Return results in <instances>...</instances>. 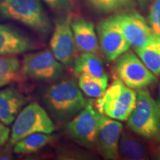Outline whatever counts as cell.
I'll return each instance as SVG.
<instances>
[{"mask_svg":"<svg viewBox=\"0 0 160 160\" xmlns=\"http://www.w3.org/2000/svg\"><path fill=\"white\" fill-rule=\"evenodd\" d=\"M43 99L52 117L59 122L71 120L88 102L77 82L71 79L52 85L45 91Z\"/></svg>","mask_w":160,"mask_h":160,"instance_id":"1","label":"cell"},{"mask_svg":"<svg viewBox=\"0 0 160 160\" xmlns=\"http://www.w3.org/2000/svg\"><path fill=\"white\" fill-rule=\"evenodd\" d=\"M0 17L22 24L46 39L52 23L40 0H0Z\"/></svg>","mask_w":160,"mask_h":160,"instance_id":"2","label":"cell"},{"mask_svg":"<svg viewBox=\"0 0 160 160\" xmlns=\"http://www.w3.org/2000/svg\"><path fill=\"white\" fill-rule=\"evenodd\" d=\"M136 101L137 92L116 77L94 105L104 116L118 121H126L134 108Z\"/></svg>","mask_w":160,"mask_h":160,"instance_id":"3","label":"cell"},{"mask_svg":"<svg viewBox=\"0 0 160 160\" xmlns=\"http://www.w3.org/2000/svg\"><path fill=\"white\" fill-rule=\"evenodd\" d=\"M127 120L129 128L145 139L160 133V105L148 90H138L136 105Z\"/></svg>","mask_w":160,"mask_h":160,"instance_id":"4","label":"cell"},{"mask_svg":"<svg viewBox=\"0 0 160 160\" xmlns=\"http://www.w3.org/2000/svg\"><path fill=\"white\" fill-rule=\"evenodd\" d=\"M13 123L10 141L12 145L33 133H52L55 131L51 118L37 102L29 104L22 109Z\"/></svg>","mask_w":160,"mask_h":160,"instance_id":"5","label":"cell"},{"mask_svg":"<svg viewBox=\"0 0 160 160\" xmlns=\"http://www.w3.org/2000/svg\"><path fill=\"white\" fill-rule=\"evenodd\" d=\"M113 70L116 77L133 90L145 88L157 82L156 76L131 51H126L116 59Z\"/></svg>","mask_w":160,"mask_h":160,"instance_id":"6","label":"cell"},{"mask_svg":"<svg viewBox=\"0 0 160 160\" xmlns=\"http://www.w3.org/2000/svg\"><path fill=\"white\" fill-rule=\"evenodd\" d=\"M93 103V101L88 102L66 126L71 137L88 148H92L95 145L102 117V113L97 111Z\"/></svg>","mask_w":160,"mask_h":160,"instance_id":"7","label":"cell"},{"mask_svg":"<svg viewBox=\"0 0 160 160\" xmlns=\"http://www.w3.org/2000/svg\"><path fill=\"white\" fill-rule=\"evenodd\" d=\"M22 71L29 79L49 82L62 77L64 68L51 50L46 49L25 55Z\"/></svg>","mask_w":160,"mask_h":160,"instance_id":"8","label":"cell"},{"mask_svg":"<svg viewBox=\"0 0 160 160\" xmlns=\"http://www.w3.org/2000/svg\"><path fill=\"white\" fill-rule=\"evenodd\" d=\"M97 32L99 48L108 62L115 61L129 50L131 45L113 16L101 20L97 26Z\"/></svg>","mask_w":160,"mask_h":160,"instance_id":"9","label":"cell"},{"mask_svg":"<svg viewBox=\"0 0 160 160\" xmlns=\"http://www.w3.org/2000/svg\"><path fill=\"white\" fill-rule=\"evenodd\" d=\"M70 14L62 15L56 20L53 34L50 40L51 51L62 65L69 67L73 65L77 53Z\"/></svg>","mask_w":160,"mask_h":160,"instance_id":"10","label":"cell"},{"mask_svg":"<svg viewBox=\"0 0 160 160\" xmlns=\"http://www.w3.org/2000/svg\"><path fill=\"white\" fill-rule=\"evenodd\" d=\"M113 16L124 37L134 50L141 48L153 37L148 22L133 9L118 12Z\"/></svg>","mask_w":160,"mask_h":160,"instance_id":"11","label":"cell"},{"mask_svg":"<svg viewBox=\"0 0 160 160\" xmlns=\"http://www.w3.org/2000/svg\"><path fill=\"white\" fill-rule=\"evenodd\" d=\"M123 126L118 120L102 114L96 144L101 155L106 159H120L119 142Z\"/></svg>","mask_w":160,"mask_h":160,"instance_id":"12","label":"cell"},{"mask_svg":"<svg viewBox=\"0 0 160 160\" xmlns=\"http://www.w3.org/2000/svg\"><path fill=\"white\" fill-rule=\"evenodd\" d=\"M36 47L28 36L11 25L0 23V56L20 54Z\"/></svg>","mask_w":160,"mask_h":160,"instance_id":"13","label":"cell"},{"mask_svg":"<svg viewBox=\"0 0 160 160\" xmlns=\"http://www.w3.org/2000/svg\"><path fill=\"white\" fill-rule=\"evenodd\" d=\"M71 26L78 51L97 54L99 45L93 22L83 17H72Z\"/></svg>","mask_w":160,"mask_h":160,"instance_id":"14","label":"cell"},{"mask_svg":"<svg viewBox=\"0 0 160 160\" xmlns=\"http://www.w3.org/2000/svg\"><path fill=\"white\" fill-rule=\"evenodd\" d=\"M27 99L15 87L0 90V121L6 125L13 122Z\"/></svg>","mask_w":160,"mask_h":160,"instance_id":"15","label":"cell"},{"mask_svg":"<svg viewBox=\"0 0 160 160\" xmlns=\"http://www.w3.org/2000/svg\"><path fill=\"white\" fill-rule=\"evenodd\" d=\"M120 158L130 160L148 159V147L135 134L128 131H122L119 142Z\"/></svg>","mask_w":160,"mask_h":160,"instance_id":"16","label":"cell"},{"mask_svg":"<svg viewBox=\"0 0 160 160\" xmlns=\"http://www.w3.org/2000/svg\"><path fill=\"white\" fill-rule=\"evenodd\" d=\"M73 73L76 77L86 74L97 78L108 77L104 62L95 53H82L73 60Z\"/></svg>","mask_w":160,"mask_h":160,"instance_id":"17","label":"cell"},{"mask_svg":"<svg viewBox=\"0 0 160 160\" xmlns=\"http://www.w3.org/2000/svg\"><path fill=\"white\" fill-rule=\"evenodd\" d=\"M135 51L153 74L160 75V36L153 34L146 45Z\"/></svg>","mask_w":160,"mask_h":160,"instance_id":"18","label":"cell"},{"mask_svg":"<svg viewBox=\"0 0 160 160\" xmlns=\"http://www.w3.org/2000/svg\"><path fill=\"white\" fill-rule=\"evenodd\" d=\"M51 133H36L24 137L13 145V151L17 154H31L43 148L54 139Z\"/></svg>","mask_w":160,"mask_h":160,"instance_id":"19","label":"cell"},{"mask_svg":"<svg viewBox=\"0 0 160 160\" xmlns=\"http://www.w3.org/2000/svg\"><path fill=\"white\" fill-rule=\"evenodd\" d=\"M78 77L80 90L89 97H100L108 88V77L97 78L86 74H81Z\"/></svg>","mask_w":160,"mask_h":160,"instance_id":"20","label":"cell"},{"mask_svg":"<svg viewBox=\"0 0 160 160\" xmlns=\"http://www.w3.org/2000/svg\"><path fill=\"white\" fill-rule=\"evenodd\" d=\"M99 13H118L135 8L134 0H86Z\"/></svg>","mask_w":160,"mask_h":160,"instance_id":"21","label":"cell"},{"mask_svg":"<svg viewBox=\"0 0 160 160\" xmlns=\"http://www.w3.org/2000/svg\"><path fill=\"white\" fill-rule=\"evenodd\" d=\"M20 66L19 60L13 55L0 56V88L17 78Z\"/></svg>","mask_w":160,"mask_h":160,"instance_id":"22","label":"cell"},{"mask_svg":"<svg viewBox=\"0 0 160 160\" xmlns=\"http://www.w3.org/2000/svg\"><path fill=\"white\" fill-rule=\"evenodd\" d=\"M148 23L153 34L160 36V0H152Z\"/></svg>","mask_w":160,"mask_h":160,"instance_id":"23","label":"cell"},{"mask_svg":"<svg viewBox=\"0 0 160 160\" xmlns=\"http://www.w3.org/2000/svg\"><path fill=\"white\" fill-rule=\"evenodd\" d=\"M42 1L53 11L62 15L69 14L71 11L72 2L71 0H42Z\"/></svg>","mask_w":160,"mask_h":160,"instance_id":"24","label":"cell"},{"mask_svg":"<svg viewBox=\"0 0 160 160\" xmlns=\"http://www.w3.org/2000/svg\"><path fill=\"white\" fill-rule=\"evenodd\" d=\"M149 140L148 147L149 156L153 159L160 160V133Z\"/></svg>","mask_w":160,"mask_h":160,"instance_id":"25","label":"cell"},{"mask_svg":"<svg viewBox=\"0 0 160 160\" xmlns=\"http://www.w3.org/2000/svg\"><path fill=\"white\" fill-rule=\"evenodd\" d=\"M10 136V129L2 122L0 121V146L3 145L8 141Z\"/></svg>","mask_w":160,"mask_h":160,"instance_id":"26","label":"cell"},{"mask_svg":"<svg viewBox=\"0 0 160 160\" xmlns=\"http://www.w3.org/2000/svg\"><path fill=\"white\" fill-rule=\"evenodd\" d=\"M136 1L138 2L139 4H141V5H144V4L148 2L151 1V0H136Z\"/></svg>","mask_w":160,"mask_h":160,"instance_id":"27","label":"cell"},{"mask_svg":"<svg viewBox=\"0 0 160 160\" xmlns=\"http://www.w3.org/2000/svg\"><path fill=\"white\" fill-rule=\"evenodd\" d=\"M159 98H160V85H159ZM159 105H160V102H159Z\"/></svg>","mask_w":160,"mask_h":160,"instance_id":"28","label":"cell"},{"mask_svg":"<svg viewBox=\"0 0 160 160\" xmlns=\"http://www.w3.org/2000/svg\"><path fill=\"white\" fill-rule=\"evenodd\" d=\"M71 2H73V0H71Z\"/></svg>","mask_w":160,"mask_h":160,"instance_id":"29","label":"cell"}]
</instances>
